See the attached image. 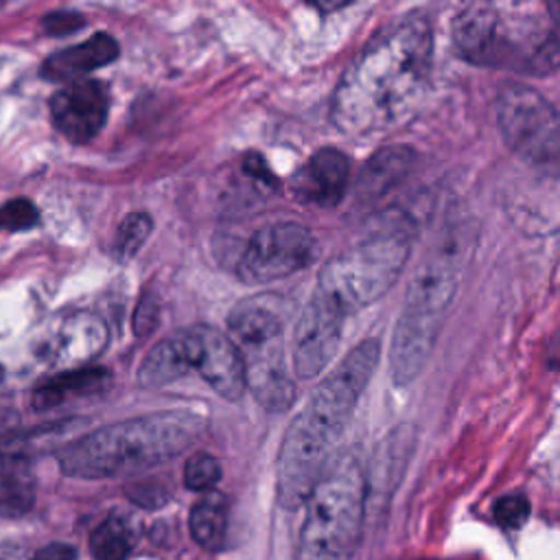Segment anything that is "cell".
Masks as SVG:
<instances>
[{
  "instance_id": "cell-1",
  "label": "cell",
  "mask_w": 560,
  "mask_h": 560,
  "mask_svg": "<svg viewBox=\"0 0 560 560\" xmlns=\"http://www.w3.org/2000/svg\"><path fill=\"white\" fill-rule=\"evenodd\" d=\"M433 57L431 22L409 13L389 22L359 50L332 94L330 116L350 136L381 133L422 101Z\"/></svg>"
},
{
  "instance_id": "cell-2",
  "label": "cell",
  "mask_w": 560,
  "mask_h": 560,
  "mask_svg": "<svg viewBox=\"0 0 560 560\" xmlns=\"http://www.w3.org/2000/svg\"><path fill=\"white\" fill-rule=\"evenodd\" d=\"M378 361V341L365 339L350 350L311 392L306 405L291 420L278 457V497L284 508L306 501L315 483L330 468L337 442L354 411Z\"/></svg>"
},
{
  "instance_id": "cell-3",
  "label": "cell",
  "mask_w": 560,
  "mask_h": 560,
  "mask_svg": "<svg viewBox=\"0 0 560 560\" xmlns=\"http://www.w3.org/2000/svg\"><path fill=\"white\" fill-rule=\"evenodd\" d=\"M201 431V416L186 409L131 418L66 444L59 453V466L63 475L79 479L131 475L184 453Z\"/></svg>"
},
{
  "instance_id": "cell-4",
  "label": "cell",
  "mask_w": 560,
  "mask_h": 560,
  "mask_svg": "<svg viewBox=\"0 0 560 560\" xmlns=\"http://www.w3.org/2000/svg\"><path fill=\"white\" fill-rule=\"evenodd\" d=\"M457 52L483 68L547 77L560 68V31L547 9L470 2L453 20Z\"/></svg>"
},
{
  "instance_id": "cell-5",
  "label": "cell",
  "mask_w": 560,
  "mask_h": 560,
  "mask_svg": "<svg viewBox=\"0 0 560 560\" xmlns=\"http://www.w3.org/2000/svg\"><path fill=\"white\" fill-rule=\"evenodd\" d=\"M462 273L459 249L438 245L418 265L392 339V378L413 381L435 343Z\"/></svg>"
},
{
  "instance_id": "cell-6",
  "label": "cell",
  "mask_w": 560,
  "mask_h": 560,
  "mask_svg": "<svg viewBox=\"0 0 560 560\" xmlns=\"http://www.w3.org/2000/svg\"><path fill=\"white\" fill-rule=\"evenodd\" d=\"M409 243L407 221L392 217L357 245L332 256L322 267L315 291L330 300L343 315L376 302L405 269Z\"/></svg>"
},
{
  "instance_id": "cell-7",
  "label": "cell",
  "mask_w": 560,
  "mask_h": 560,
  "mask_svg": "<svg viewBox=\"0 0 560 560\" xmlns=\"http://www.w3.org/2000/svg\"><path fill=\"white\" fill-rule=\"evenodd\" d=\"M295 560H352L361 536L365 477L354 457L330 464L304 501Z\"/></svg>"
},
{
  "instance_id": "cell-8",
  "label": "cell",
  "mask_w": 560,
  "mask_h": 560,
  "mask_svg": "<svg viewBox=\"0 0 560 560\" xmlns=\"http://www.w3.org/2000/svg\"><path fill=\"white\" fill-rule=\"evenodd\" d=\"M230 339L241 352L245 385L254 398L271 411H282L295 396L289 376L284 326L265 300H243L228 315Z\"/></svg>"
},
{
  "instance_id": "cell-9",
  "label": "cell",
  "mask_w": 560,
  "mask_h": 560,
  "mask_svg": "<svg viewBox=\"0 0 560 560\" xmlns=\"http://www.w3.org/2000/svg\"><path fill=\"white\" fill-rule=\"evenodd\" d=\"M497 125L505 144L532 168L560 177V109L525 83L497 94Z\"/></svg>"
},
{
  "instance_id": "cell-10",
  "label": "cell",
  "mask_w": 560,
  "mask_h": 560,
  "mask_svg": "<svg viewBox=\"0 0 560 560\" xmlns=\"http://www.w3.org/2000/svg\"><path fill=\"white\" fill-rule=\"evenodd\" d=\"M317 241L302 223H271L256 230L241 252L236 273L245 282H269L304 269Z\"/></svg>"
},
{
  "instance_id": "cell-11",
  "label": "cell",
  "mask_w": 560,
  "mask_h": 560,
  "mask_svg": "<svg viewBox=\"0 0 560 560\" xmlns=\"http://www.w3.org/2000/svg\"><path fill=\"white\" fill-rule=\"evenodd\" d=\"M179 335L188 368L197 370L199 376L225 400H238L247 387L245 368L230 335L206 324L179 330Z\"/></svg>"
},
{
  "instance_id": "cell-12",
  "label": "cell",
  "mask_w": 560,
  "mask_h": 560,
  "mask_svg": "<svg viewBox=\"0 0 560 560\" xmlns=\"http://www.w3.org/2000/svg\"><path fill=\"white\" fill-rule=\"evenodd\" d=\"M346 315L322 293H313L293 332V370L302 378L317 376L337 354Z\"/></svg>"
},
{
  "instance_id": "cell-13",
  "label": "cell",
  "mask_w": 560,
  "mask_h": 560,
  "mask_svg": "<svg viewBox=\"0 0 560 560\" xmlns=\"http://www.w3.org/2000/svg\"><path fill=\"white\" fill-rule=\"evenodd\" d=\"M109 94L101 81L79 79L50 96V116L61 136L72 142L92 140L105 125Z\"/></svg>"
},
{
  "instance_id": "cell-14",
  "label": "cell",
  "mask_w": 560,
  "mask_h": 560,
  "mask_svg": "<svg viewBox=\"0 0 560 560\" xmlns=\"http://www.w3.org/2000/svg\"><path fill=\"white\" fill-rule=\"evenodd\" d=\"M350 177L348 158L332 147L317 149L293 177V192L300 201L317 208H332L341 201Z\"/></svg>"
},
{
  "instance_id": "cell-15",
  "label": "cell",
  "mask_w": 560,
  "mask_h": 560,
  "mask_svg": "<svg viewBox=\"0 0 560 560\" xmlns=\"http://www.w3.org/2000/svg\"><path fill=\"white\" fill-rule=\"evenodd\" d=\"M120 55L118 42L109 33H94L90 39L74 44L70 48L52 52L42 63V77L52 83L79 81L94 68L116 61Z\"/></svg>"
},
{
  "instance_id": "cell-16",
  "label": "cell",
  "mask_w": 560,
  "mask_h": 560,
  "mask_svg": "<svg viewBox=\"0 0 560 560\" xmlns=\"http://www.w3.org/2000/svg\"><path fill=\"white\" fill-rule=\"evenodd\" d=\"M107 343V328L94 315H72L57 330L55 341H50V357L57 363H81L92 359Z\"/></svg>"
},
{
  "instance_id": "cell-17",
  "label": "cell",
  "mask_w": 560,
  "mask_h": 560,
  "mask_svg": "<svg viewBox=\"0 0 560 560\" xmlns=\"http://www.w3.org/2000/svg\"><path fill=\"white\" fill-rule=\"evenodd\" d=\"M109 378L112 376L105 368L85 365V368L66 370V372H59V374L46 378L44 383H39L33 389L31 405L35 411H48V409L63 405L68 398L105 389Z\"/></svg>"
},
{
  "instance_id": "cell-18",
  "label": "cell",
  "mask_w": 560,
  "mask_h": 560,
  "mask_svg": "<svg viewBox=\"0 0 560 560\" xmlns=\"http://www.w3.org/2000/svg\"><path fill=\"white\" fill-rule=\"evenodd\" d=\"M411 162L413 153L407 147L396 144L378 149L361 171V177L357 182V199L365 203L381 199L387 190L405 179Z\"/></svg>"
},
{
  "instance_id": "cell-19",
  "label": "cell",
  "mask_w": 560,
  "mask_h": 560,
  "mask_svg": "<svg viewBox=\"0 0 560 560\" xmlns=\"http://www.w3.org/2000/svg\"><path fill=\"white\" fill-rule=\"evenodd\" d=\"M188 372L190 368L186 361L184 341H182V335L175 332L158 341L147 352L138 370V383L144 387H162L175 378H182Z\"/></svg>"
},
{
  "instance_id": "cell-20",
  "label": "cell",
  "mask_w": 560,
  "mask_h": 560,
  "mask_svg": "<svg viewBox=\"0 0 560 560\" xmlns=\"http://www.w3.org/2000/svg\"><path fill=\"white\" fill-rule=\"evenodd\" d=\"M190 536L206 551H219L225 542L228 529V501L221 492H206L190 510Z\"/></svg>"
},
{
  "instance_id": "cell-21",
  "label": "cell",
  "mask_w": 560,
  "mask_h": 560,
  "mask_svg": "<svg viewBox=\"0 0 560 560\" xmlns=\"http://www.w3.org/2000/svg\"><path fill=\"white\" fill-rule=\"evenodd\" d=\"M35 503V481L26 459H0V518L24 516Z\"/></svg>"
},
{
  "instance_id": "cell-22",
  "label": "cell",
  "mask_w": 560,
  "mask_h": 560,
  "mask_svg": "<svg viewBox=\"0 0 560 560\" xmlns=\"http://www.w3.org/2000/svg\"><path fill=\"white\" fill-rule=\"evenodd\" d=\"M131 545V529L120 516L105 518L90 534V553L94 560H127Z\"/></svg>"
},
{
  "instance_id": "cell-23",
  "label": "cell",
  "mask_w": 560,
  "mask_h": 560,
  "mask_svg": "<svg viewBox=\"0 0 560 560\" xmlns=\"http://www.w3.org/2000/svg\"><path fill=\"white\" fill-rule=\"evenodd\" d=\"M153 230V219L147 212H129L122 223L116 230V236L112 241V256L118 262H127L129 258L136 256V252L144 245Z\"/></svg>"
},
{
  "instance_id": "cell-24",
  "label": "cell",
  "mask_w": 560,
  "mask_h": 560,
  "mask_svg": "<svg viewBox=\"0 0 560 560\" xmlns=\"http://www.w3.org/2000/svg\"><path fill=\"white\" fill-rule=\"evenodd\" d=\"M221 479V464L210 453H195L184 466V483L188 490L210 492Z\"/></svg>"
},
{
  "instance_id": "cell-25",
  "label": "cell",
  "mask_w": 560,
  "mask_h": 560,
  "mask_svg": "<svg viewBox=\"0 0 560 560\" xmlns=\"http://www.w3.org/2000/svg\"><path fill=\"white\" fill-rule=\"evenodd\" d=\"M39 221L37 206L26 199H9L0 206V232H18V230H31Z\"/></svg>"
},
{
  "instance_id": "cell-26",
  "label": "cell",
  "mask_w": 560,
  "mask_h": 560,
  "mask_svg": "<svg viewBox=\"0 0 560 560\" xmlns=\"http://www.w3.org/2000/svg\"><path fill=\"white\" fill-rule=\"evenodd\" d=\"M529 516V501L523 494H508L501 497L494 505V518L505 529L521 527Z\"/></svg>"
},
{
  "instance_id": "cell-27",
  "label": "cell",
  "mask_w": 560,
  "mask_h": 560,
  "mask_svg": "<svg viewBox=\"0 0 560 560\" xmlns=\"http://www.w3.org/2000/svg\"><path fill=\"white\" fill-rule=\"evenodd\" d=\"M42 26L48 35H55V37H63V35H70L79 28L85 26V18L77 11H52V13H46L44 20H42Z\"/></svg>"
},
{
  "instance_id": "cell-28",
  "label": "cell",
  "mask_w": 560,
  "mask_h": 560,
  "mask_svg": "<svg viewBox=\"0 0 560 560\" xmlns=\"http://www.w3.org/2000/svg\"><path fill=\"white\" fill-rule=\"evenodd\" d=\"M158 322V304H155V298L151 295H144L140 302H138V308H136V315H133V330L136 335H149L153 330Z\"/></svg>"
},
{
  "instance_id": "cell-29",
  "label": "cell",
  "mask_w": 560,
  "mask_h": 560,
  "mask_svg": "<svg viewBox=\"0 0 560 560\" xmlns=\"http://www.w3.org/2000/svg\"><path fill=\"white\" fill-rule=\"evenodd\" d=\"M35 560H74V549H72L70 545L55 542V545L42 547V549L35 553Z\"/></svg>"
},
{
  "instance_id": "cell-30",
  "label": "cell",
  "mask_w": 560,
  "mask_h": 560,
  "mask_svg": "<svg viewBox=\"0 0 560 560\" xmlns=\"http://www.w3.org/2000/svg\"><path fill=\"white\" fill-rule=\"evenodd\" d=\"M243 166H245V171H247L252 177L271 182V171H269V166L265 164V160H262L260 155H249Z\"/></svg>"
},
{
  "instance_id": "cell-31",
  "label": "cell",
  "mask_w": 560,
  "mask_h": 560,
  "mask_svg": "<svg viewBox=\"0 0 560 560\" xmlns=\"http://www.w3.org/2000/svg\"><path fill=\"white\" fill-rule=\"evenodd\" d=\"M547 363L553 365V370L560 368V330L556 332L553 341L549 343V350H547Z\"/></svg>"
},
{
  "instance_id": "cell-32",
  "label": "cell",
  "mask_w": 560,
  "mask_h": 560,
  "mask_svg": "<svg viewBox=\"0 0 560 560\" xmlns=\"http://www.w3.org/2000/svg\"><path fill=\"white\" fill-rule=\"evenodd\" d=\"M545 9H547L551 22H553V24L558 26V31H560V2H549Z\"/></svg>"
},
{
  "instance_id": "cell-33",
  "label": "cell",
  "mask_w": 560,
  "mask_h": 560,
  "mask_svg": "<svg viewBox=\"0 0 560 560\" xmlns=\"http://www.w3.org/2000/svg\"><path fill=\"white\" fill-rule=\"evenodd\" d=\"M0 560H22V553L13 547H0Z\"/></svg>"
},
{
  "instance_id": "cell-34",
  "label": "cell",
  "mask_w": 560,
  "mask_h": 560,
  "mask_svg": "<svg viewBox=\"0 0 560 560\" xmlns=\"http://www.w3.org/2000/svg\"><path fill=\"white\" fill-rule=\"evenodd\" d=\"M2 378H4V368L0 365V383H2Z\"/></svg>"
}]
</instances>
